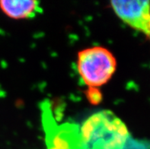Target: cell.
<instances>
[{
    "label": "cell",
    "instance_id": "cell-1",
    "mask_svg": "<svg viewBox=\"0 0 150 149\" xmlns=\"http://www.w3.org/2000/svg\"><path fill=\"white\" fill-rule=\"evenodd\" d=\"M79 129L83 149H125L132 139L126 125L110 110L90 116Z\"/></svg>",
    "mask_w": 150,
    "mask_h": 149
},
{
    "label": "cell",
    "instance_id": "cell-2",
    "mask_svg": "<svg viewBox=\"0 0 150 149\" xmlns=\"http://www.w3.org/2000/svg\"><path fill=\"white\" fill-rule=\"evenodd\" d=\"M115 57L105 47H94L80 51L77 58V69L89 88L106 84L116 71Z\"/></svg>",
    "mask_w": 150,
    "mask_h": 149
},
{
    "label": "cell",
    "instance_id": "cell-3",
    "mask_svg": "<svg viewBox=\"0 0 150 149\" xmlns=\"http://www.w3.org/2000/svg\"><path fill=\"white\" fill-rule=\"evenodd\" d=\"M43 124L47 149H83L79 126L71 123L58 125L49 107L43 108Z\"/></svg>",
    "mask_w": 150,
    "mask_h": 149
},
{
    "label": "cell",
    "instance_id": "cell-4",
    "mask_svg": "<svg viewBox=\"0 0 150 149\" xmlns=\"http://www.w3.org/2000/svg\"><path fill=\"white\" fill-rule=\"evenodd\" d=\"M111 5L123 22L137 31L150 35L149 1H111Z\"/></svg>",
    "mask_w": 150,
    "mask_h": 149
},
{
    "label": "cell",
    "instance_id": "cell-5",
    "mask_svg": "<svg viewBox=\"0 0 150 149\" xmlns=\"http://www.w3.org/2000/svg\"><path fill=\"white\" fill-rule=\"evenodd\" d=\"M0 8L14 19H31L41 12L40 2L34 0H2L0 1Z\"/></svg>",
    "mask_w": 150,
    "mask_h": 149
},
{
    "label": "cell",
    "instance_id": "cell-6",
    "mask_svg": "<svg viewBox=\"0 0 150 149\" xmlns=\"http://www.w3.org/2000/svg\"><path fill=\"white\" fill-rule=\"evenodd\" d=\"M85 96L92 104L97 105L102 100V94L98 88H89L85 91Z\"/></svg>",
    "mask_w": 150,
    "mask_h": 149
}]
</instances>
